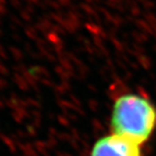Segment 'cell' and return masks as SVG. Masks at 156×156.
Returning <instances> with one entry per match:
<instances>
[{
	"label": "cell",
	"mask_w": 156,
	"mask_h": 156,
	"mask_svg": "<svg viewBox=\"0 0 156 156\" xmlns=\"http://www.w3.org/2000/svg\"><path fill=\"white\" fill-rule=\"evenodd\" d=\"M111 126L113 133L142 145L155 130L156 108L145 97L136 93L122 94L113 105Z\"/></svg>",
	"instance_id": "cell-1"
},
{
	"label": "cell",
	"mask_w": 156,
	"mask_h": 156,
	"mask_svg": "<svg viewBox=\"0 0 156 156\" xmlns=\"http://www.w3.org/2000/svg\"><path fill=\"white\" fill-rule=\"evenodd\" d=\"M90 156H142L141 145L122 136L111 133L93 144Z\"/></svg>",
	"instance_id": "cell-2"
}]
</instances>
